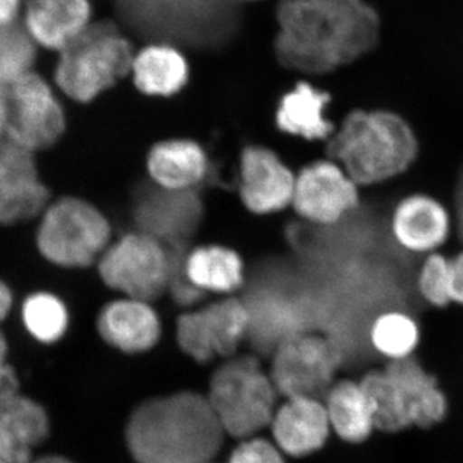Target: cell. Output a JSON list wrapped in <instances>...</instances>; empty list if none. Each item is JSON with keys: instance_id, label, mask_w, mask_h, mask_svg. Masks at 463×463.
<instances>
[{"instance_id": "obj_13", "label": "cell", "mask_w": 463, "mask_h": 463, "mask_svg": "<svg viewBox=\"0 0 463 463\" xmlns=\"http://www.w3.org/2000/svg\"><path fill=\"white\" fill-rule=\"evenodd\" d=\"M291 205L310 223L330 227L358 209L359 187L331 158L315 161L298 173Z\"/></svg>"}, {"instance_id": "obj_28", "label": "cell", "mask_w": 463, "mask_h": 463, "mask_svg": "<svg viewBox=\"0 0 463 463\" xmlns=\"http://www.w3.org/2000/svg\"><path fill=\"white\" fill-rule=\"evenodd\" d=\"M36 44L21 21L0 25V88L33 70Z\"/></svg>"}, {"instance_id": "obj_9", "label": "cell", "mask_w": 463, "mask_h": 463, "mask_svg": "<svg viewBox=\"0 0 463 463\" xmlns=\"http://www.w3.org/2000/svg\"><path fill=\"white\" fill-rule=\"evenodd\" d=\"M99 279L124 298L151 301L169 289L172 258L164 243L137 230L109 243L97 261Z\"/></svg>"}, {"instance_id": "obj_11", "label": "cell", "mask_w": 463, "mask_h": 463, "mask_svg": "<svg viewBox=\"0 0 463 463\" xmlns=\"http://www.w3.org/2000/svg\"><path fill=\"white\" fill-rule=\"evenodd\" d=\"M345 364L334 341L321 332L294 335L273 350L270 377L286 398H319L335 383Z\"/></svg>"}, {"instance_id": "obj_30", "label": "cell", "mask_w": 463, "mask_h": 463, "mask_svg": "<svg viewBox=\"0 0 463 463\" xmlns=\"http://www.w3.org/2000/svg\"><path fill=\"white\" fill-rule=\"evenodd\" d=\"M414 286L420 298L430 307L443 309L450 306V257L441 251L423 257Z\"/></svg>"}, {"instance_id": "obj_39", "label": "cell", "mask_w": 463, "mask_h": 463, "mask_svg": "<svg viewBox=\"0 0 463 463\" xmlns=\"http://www.w3.org/2000/svg\"><path fill=\"white\" fill-rule=\"evenodd\" d=\"M32 463H75L72 459L67 458L65 456L48 455L36 457Z\"/></svg>"}, {"instance_id": "obj_34", "label": "cell", "mask_w": 463, "mask_h": 463, "mask_svg": "<svg viewBox=\"0 0 463 463\" xmlns=\"http://www.w3.org/2000/svg\"><path fill=\"white\" fill-rule=\"evenodd\" d=\"M450 303L463 307V250L450 257Z\"/></svg>"}, {"instance_id": "obj_23", "label": "cell", "mask_w": 463, "mask_h": 463, "mask_svg": "<svg viewBox=\"0 0 463 463\" xmlns=\"http://www.w3.org/2000/svg\"><path fill=\"white\" fill-rule=\"evenodd\" d=\"M183 274L192 288L203 295H231L245 281V268L240 255L218 245L188 250L183 260Z\"/></svg>"}, {"instance_id": "obj_18", "label": "cell", "mask_w": 463, "mask_h": 463, "mask_svg": "<svg viewBox=\"0 0 463 463\" xmlns=\"http://www.w3.org/2000/svg\"><path fill=\"white\" fill-rule=\"evenodd\" d=\"M273 443L283 455L304 457L321 449L330 435L325 403L319 398H288L269 425Z\"/></svg>"}, {"instance_id": "obj_21", "label": "cell", "mask_w": 463, "mask_h": 463, "mask_svg": "<svg viewBox=\"0 0 463 463\" xmlns=\"http://www.w3.org/2000/svg\"><path fill=\"white\" fill-rule=\"evenodd\" d=\"M147 170L157 187L194 191L205 179L209 160L199 143L190 139H167L156 143L148 152Z\"/></svg>"}, {"instance_id": "obj_3", "label": "cell", "mask_w": 463, "mask_h": 463, "mask_svg": "<svg viewBox=\"0 0 463 463\" xmlns=\"http://www.w3.org/2000/svg\"><path fill=\"white\" fill-rule=\"evenodd\" d=\"M115 9L136 38L201 52L227 47L242 23L234 0H116Z\"/></svg>"}, {"instance_id": "obj_26", "label": "cell", "mask_w": 463, "mask_h": 463, "mask_svg": "<svg viewBox=\"0 0 463 463\" xmlns=\"http://www.w3.org/2000/svg\"><path fill=\"white\" fill-rule=\"evenodd\" d=\"M421 339L419 322L403 307H390L379 313L368 330L373 353L388 361L412 356Z\"/></svg>"}, {"instance_id": "obj_7", "label": "cell", "mask_w": 463, "mask_h": 463, "mask_svg": "<svg viewBox=\"0 0 463 463\" xmlns=\"http://www.w3.org/2000/svg\"><path fill=\"white\" fill-rule=\"evenodd\" d=\"M38 221L36 250L57 268L84 269L97 264L111 243L108 216L80 197L52 200Z\"/></svg>"}, {"instance_id": "obj_24", "label": "cell", "mask_w": 463, "mask_h": 463, "mask_svg": "<svg viewBox=\"0 0 463 463\" xmlns=\"http://www.w3.org/2000/svg\"><path fill=\"white\" fill-rule=\"evenodd\" d=\"M323 403L331 431L347 443H362L376 429L373 404L359 381H337L326 392Z\"/></svg>"}, {"instance_id": "obj_22", "label": "cell", "mask_w": 463, "mask_h": 463, "mask_svg": "<svg viewBox=\"0 0 463 463\" xmlns=\"http://www.w3.org/2000/svg\"><path fill=\"white\" fill-rule=\"evenodd\" d=\"M331 102L328 91L312 84L300 83L279 100L277 127L283 133L306 141H326L335 133L334 124L326 118Z\"/></svg>"}, {"instance_id": "obj_15", "label": "cell", "mask_w": 463, "mask_h": 463, "mask_svg": "<svg viewBox=\"0 0 463 463\" xmlns=\"http://www.w3.org/2000/svg\"><path fill=\"white\" fill-rule=\"evenodd\" d=\"M203 215V203L194 190L169 191L155 184L139 194L134 206L138 230L172 250L187 249Z\"/></svg>"}, {"instance_id": "obj_27", "label": "cell", "mask_w": 463, "mask_h": 463, "mask_svg": "<svg viewBox=\"0 0 463 463\" xmlns=\"http://www.w3.org/2000/svg\"><path fill=\"white\" fill-rule=\"evenodd\" d=\"M21 321L29 336L36 343L54 345L69 331V307L53 292L35 291L27 295L21 306Z\"/></svg>"}, {"instance_id": "obj_29", "label": "cell", "mask_w": 463, "mask_h": 463, "mask_svg": "<svg viewBox=\"0 0 463 463\" xmlns=\"http://www.w3.org/2000/svg\"><path fill=\"white\" fill-rule=\"evenodd\" d=\"M0 420L20 432L35 449L51 435V419L39 402L24 394L0 405Z\"/></svg>"}, {"instance_id": "obj_8", "label": "cell", "mask_w": 463, "mask_h": 463, "mask_svg": "<svg viewBox=\"0 0 463 463\" xmlns=\"http://www.w3.org/2000/svg\"><path fill=\"white\" fill-rule=\"evenodd\" d=\"M277 389L254 356H232L210 380L207 401L225 434L257 437L270 425L276 412Z\"/></svg>"}, {"instance_id": "obj_17", "label": "cell", "mask_w": 463, "mask_h": 463, "mask_svg": "<svg viewBox=\"0 0 463 463\" xmlns=\"http://www.w3.org/2000/svg\"><path fill=\"white\" fill-rule=\"evenodd\" d=\"M297 176L272 149L248 146L241 152V201L258 215L274 214L292 203Z\"/></svg>"}, {"instance_id": "obj_19", "label": "cell", "mask_w": 463, "mask_h": 463, "mask_svg": "<svg viewBox=\"0 0 463 463\" xmlns=\"http://www.w3.org/2000/svg\"><path fill=\"white\" fill-rule=\"evenodd\" d=\"M97 331L114 349L138 354L156 345L161 336V322L148 301L123 297L100 309Z\"/></svg>"}, {"instance_id": "obj_31", "label": "cell", "mask_w": 463, "mask_h": 463, "mask_svg": "<svg viewBox=\"0 0 463 463\" xmlns=\"http://www.w3.org/2000/svg\"><path fill=\"white\" fill-rule=\"evenodd\" d=\"M228 463H285L283 453L273 441L251 437L234 448Z\"/></svg>"}, {"instance_id": "obj_5", "label": "cell", "mask_w": 463, "mask_h": 463, "mask_svg": "<svg viewBox=\"0 0 463 463\" xmlns=\"http://www.w3.org/2000/svg\"><path fill=\"white\" fill-rule=\"evenodd\" d=\"M359 383L373 404L377 430L398 432L411 426L428 429L447 416L443 390L414 355L373 368Z\"/></svg>"}, {"instance_id": "obj_12", "label": "cell", "mask_w": 463, "mask_h": 463, "mask_svg": "<svg viewBox=\"0 0 463 463\" xmlns=\"http://www.w3.org/2000/svg\"><path fill=\"white\" fill-rule=\"evenodd\" d=\"M248 304L225 298L183 313L176 321V341L194 361L206 364L216 356L232 358L250 331Z\"/></svg>"}, {"instance_id": "obj_20", "label": "cell", "mask_w": 463, "mask_h": 463, "mask_svg": "<svg viewBox=\"0 0 463 463\" xmlns=\"http://www.w3.org/2000/svg\"><path fill=\"white\" fill-rule=\"evenodd\" d=\"M21 23L36 45L60 52L90 25V2L24 0Z\"/></svg>"}, {"instance_id": "obj_33", "label": "cell", "mask_w": 463, "mask_h": 463, "mask_svg": "<svg viewBox=\"0 0 463 463\" xmlns=\"http://www.w3.org/2000/svg\"><path fill=\"white\" fill-rule=\"evenodd\" d=\"M9 344L7 337L0 330V405L7 403L21 394L20 379L16 368L8 362Z\"/></svg>"}, {"instance_id": "obj_25", "label": "cell", "mask_w": 463, "mask_h": 463, "mask_svg": "<svg viewBox=\"0 0 463 463\" xmlns=\"http://www.w3.org/2000/svg\"><path fill=\"white\" fill-rule=\"evenodd\" d=\"M134 83L148 96L169 97L188 80V66L181 52L172 45L149 44L134 56Z\"/></svg>"}, {"instance_id": "obj_1", "label": "cell", "mask_w": 463, "mask_h": 463, "mask_svg": "<svg viewBox=\"0 0 463 463\" xmlns=\"http://www.w3.org/2000/svg\"><path fill=\"white\" fill-rule=\"evenodd\" d=\"M274 51L288 70L323 75L373 52L381 21L364 0H281Z\"/></svg>"}, {"instance_id": "obj_6", "label": "cell", "mask_w": 463, "mask_h": 463, "mask_svg": "<svg viewBox=\"0 0 463 463\" xmlns=\"http://www.w3.org/2000/svg\"><path fill=\"white\" fill-rule=\"evenodd\" d=\"M133 60L132 44L118 24L90 23L58 52L54 81L67 99L90 103L132 72Z\"/></svg>"}, {"instance_id": "obj_16", "label": "cell", "mask_w": 463, "mask_h": 463, "mask_svg": "<svg viewBox=\"0 0 463 463\" xmlns=\"http://www.w3.org/2000/svg\"><path fill=\"white\" fill-rule=\"evenodd\" d=\"M390 237L402 251L426 255L440 251L455 232L452 212L426 194L403 197L390 216Z\"/></svg>"}, {"instance_id": "obj_32", "label": "cell", "mask_w": 463, "mask_h": 463, "mask_svg": "<svg viewBox=\"0 0 463 463\" xmlns=\"http://www.w3.org/2000/svg\"><path fill=\"white\" fill-rule=\"evenodd\" d=\"M35 450L20 432L0 420V463H32Z\"/></svg>"}, {"instance_id": "obj_38", "label": "cell", "mask_w": 463, "mask_h": 463, "mask_svg": "<svg viewBox=\"0 0 463 463\" xmlns=\"http://www.w3.org/2000/svg\"><path fill=\"white\" fill-rule=\"evenodd\" d=\"M8 108L5 88H0V145L7 142Z\"/></svg>"}, {"instance_id": "obj_2", "label": "cell", "mask_w": 463, "mask_h": 463, "mask_svg": "<svg viewBox=\"0 0 463 463\" xmlns=\"http://www.w3.org/2000/svg\"><path fill=\"white\" fill-rule=\"evenodd\" d=\"M224 434L206 395L181 392L137 405L125 441L138 463H212Z\"/></svg>"}, {"instance_id": "obj_40", "label": "cell", "mask_w": 463, "mask_h": 463, "mask_svg": "<svg viewBox=\"0 0 463 463\" xmlns=\"http://www.w3.org/2000/svg\"><path fill=\"white\" fill-rule=\"evenodd\" d=\"M234 2L240 3V2H245V0H234Z\"/></svg>"}, {"instance_id": "obj_10", "label": "cell", "mask_w": 463, "mask_h": 463, "mask_svg": "<svg viewBox=\"0 0 463 463\" xmlns=\"http://www.w3.org/2000/svg\"><path fill=\"white\" fill-rule=\"evenodd\" d=\"M5 88L7 142L38 155L65 136L67 118L52 85L38 72H26Z\"/></svg>"}, {"instance_id": "obj_35", "label": "cell", "mask_w": 463, "mask_h": 463, "mask_svg": "<svg viewBox=\"0 0 463 463\" xmlns=\"http://www.w3.org/2000/svg\"><path fill=\"white\" fill-rule=\"evenodd\" d=\"M452 215L455 232L463 243V164L456 179L455 191H453Z\"/></svg>"}, {"instance_id": "obj_37", "label": "cell", "mask_w": 463, "mask_h": 463, "mask_svg": "<svg viewBox=\"0 0 463 463\" xmlns=\"http://www.w3.org/2000/svg\"><path fill=\"white\" fill-rule=\"evenodd\" d=\"M14 307V289L5 279H0V325L8 318Z\"/></svg>"}, {"instance_id": "obj_4", "label": "cell", "mask_w": 463, "mask_h": 463, "mask_svg": "<svg viewBox=\"0 0 463 463\" xmlns=\"http://www.w3.org/2000/svg\"><path fill=\"white\" fill-rule=\"evenodd\" d=\"M327 154L358 187H373L407 173L419 157L420 143L397 112L354 109L328 139Z\"/></svg>"}, {"instance_id": "obj_14", "label": "cell", "mask_w": 463, "mask_h": 463, "mask_svg": "<svg viewBox=\"0 0 463 463\" xmlns=\"http://www.w3.org/2000/svg\"><path fill=\"white\" fill-rule=\"evenodd\" d=\"M51 201L36 154L11 143L0 145V227L38 219Z\"/></svg>"}, {"instance_id": "obj_36", "label": "cell", "mask_w": 463, "mask_h": 463, "mask_svg": "<svg viewBox=\"0 0 463 463\" xmlns=\"http://www.w3.org/2000/svg\"><path fill=\"white\" fill-rule=\"evenodd\" d=\"M24 0H0V25H11L20 21Z\"/></svg>"}]
</instances>
